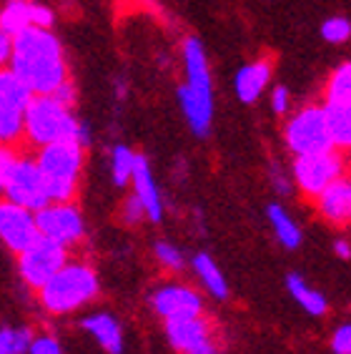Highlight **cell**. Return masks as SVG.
<instances>
[{
    "mask_svg": "<svg viewBox=\"0 0 351 354\" xmlns=\"http://www.w3.org/2000/svg\"><path fill=\"white\" fill-rule=\"evenodd\" d=\"M8 68L33 91V95L53 93L55 86H61L68 78L61 41L50 28L41 26H28L13 35Z\"/></svg>",
    "mask_w": 351,
    "mask_h": 354,
    "instance_id": "obj_1",
    "label": "cell"
},
{
    "mask_svg": "<svg viewBox=\"0 0 351 354\" xmlns=\"http://www.w3.org/2000/svg\"><path fill=\"white\" fill-rule=\"evenodd\" d=\"M35 164L41 169L50 201H73L81 181L86 149L78 141H55L35 151Z\"/></svg>",
    "mask_w": 351,
    "mask_h": 354,
    "instance_id": "obj_2",
    "label": "cell"
},
{
    "mask_svg": "<svg viewBox=\"0 0 351 354\" xmlns=\"http://www.w3.org/2000/svg\"><path fill=\"white\" fill-rule=\"evenodd\" d=\"M41 304L50 314H70L98 297V277L86 261H70L38 289Z\"/></svg>",
    "mask_w": 351,
    "mask_h": 354,
    "instance_id": "obj_3",
    "label": "cell"
},
{
    "mask_svg": "<svg viewBox=\"0 0 351 354\" xmlns=\"http://www.w3.org/2000/svg\"><path fill=\"white\" fill-rule=\"evenodd\" d=\"M78 123L73 111L53 95H33L23 113V138L35 149L55 141H75Z\"/></svg>",
    "mask_w": 351,
    "mask_h": 354,
    "instance_id": "obj_4",
    "label": "cell"
},
{
    "mask_svg": "<svg viewBox=\"0 0 351 354\" xmlns=\"http://www.w3.org/2000/svg\"><path fill=\"white\" fill-rule=\"evenodd\" d=\"M286 146L296 156L334 149L326 106H306L286 123Z\"/></svg>",
    "mask_w": 351,
    "mask_h": 354,
    "instance_id": "obj_5",
    "label": "cell"
},
{
    "mask_svg": "<svg viewBox=\"0 0 351 354\" xmlns=\"http://www.w3.org/2000/svg\"><path fill=\"white\" fill-rule=\"evenodd\" d=\"M3 198L26 206L30 212H38V209H43L50 201L46 191V181H43V174L33 156L18 153L13 158V164L8 169L6 186H3Z\"/></svg>",
    "mask_w": 351,
    "mask_h": 354,
    "instance_id": "obj_6",
    "label": "cell"
},
{
    "mask_svg": "<svg viewBox=\"0 0 351 354\" xmlns=\"http://www.w3.org/2000/svg\"><path fill=\"white\" fill-rule=\"evenodd\" d=\"M35 224H38V234L55 244L70 246L81 244L86 236V221H83L81 209L73 201H48L43 209L35 212Z\"/></svg>",
    "mask_w": 351,
    "mask_h": 354,
    "instance_id": "obj_7",
    "label": "cell"
},
{
    "mask_svg": "<svg viewBox=\"0 0 351 354\" xmlns=\"http://www.w3.org/2000/svg\"><path fill=\"white\" fill-rule=\"evenodd\" d=\"M66 261H68L66 246L55 244V241L38 234V239H35L33 244L26 246L18 254V272H21L23 281L30 289H41Z\"/></svg>",
    "mask_w": 351,
    "mask_h": 354,
    "instance_id": "obj_8",
    "label": "cell"
},
{
    "mask_svg": "<svg viewBox=\"0 0 351 354\" xmlns=\"http://www.w3.org/2000/svg\"><path fill=\"white\" fill-rule=\"evenodd\" d=\"M341 171H344V161L334 149L304 153L294 161V178H296L298 189L309 196H319L334 178L341 176Z\"/></svg>",
    "mask_w": 351,
    "mask_h": 354,
    "instance_id": "obj_9",
    "label": "cell"
},
{
    "mask_svg": "<svg viewBox=\"0 0 351 354\" xmlns=\"http://www.w3.org/2000/svg\"><path fill=\"white\" fill-rule=\"evenodd\" d=\"M38 239V224L35 212L21 204H13L8 198H0V241L10 252L21 254L26 246H30Z\"/></svg>",
    "mask_w": 351,
    "mask_h": 354,
    "instance_id": "obj_10",
    "label": "cell"
},
{
    "mask_svg": "<svg viewBox=\"0 0 351 354\" xmlns=\"http://www.w3.org/2000/svg\"><path fill=\"white\" fill-rule=\"evenodd\" d=\"M166 337L171 347L181 354H218L216 344L211 339L209 322L201 314L183 317V319H166Z\"/></svg>",
    "mask_w": 351,
    "mask_h": 354,
    "instance_id": "obj_11",
    "label": "cell"
},
{
    "mask_svg": "<svg viewBox=\"0 0 351 354\" xmlns=\"http://www.w3.org/2000/svg\"><path fill=\"white\" fill-rule=\"evenodd\" d=\"M151 304L163 319H183V317H196L201 314L203 304L191 286L183 284H166L161 289H155L151 297Z\"/></svg>",
    "mask_w": 351,
    "mask_h": 354,
    "instance_id": "obj_12",
    "label": "cell"
},
{
    "mask_svg": "<svg viewBox=\"0 0 351 354\" xmlns=\"http://www.w3.org/2000/svg\"><path fill=\"white\" fill-rule=\"evenodd\" d=\"M53 21V10L41 6V3H35V0H10L3 8V13H0V28H6L10 35H15L18 30H23L28 26L50 28Z\"/></svg>",
    "mask_w": 351,
    "mask_h": 354,
    "instance_id": "obj_13",
    "label": "cell"
},
{
    "mask_svg": "<svg viewBox=\"0 0 351 354\" xmlns=\"http://www.w3.org/2000/svg\"><path fill=\"white\" fill-rule=\"evenodd\" d=\"M131 184H133V196L141 201L143 212H146V218H151V221H161L163 218L161 194H158V186H155V178H153V171H151L149 158L141 156V153H135Z\"/></svg>",
    "mask_w": 351,
    "mask_h": 354,
    "instance_id": "obj_14",
    "label": "cell"
},
{
    "mask_svg": "<svg viewBox=\"0 0 351 354\" xmlns=\"http://www.w3.org/2000/svg\"><path fill=\"white\" fill-rule=\"evenodd\" d=\"M321 216L334 221V224H346L351 221V178L339 176L326 186L316 196Z\"/></svg>",
    "mask_w": 351,
    "mask_h": 354,
    "instance_id": "obj_15",
    "label": "cell"
},
{
    "mask_svg": "<svg viewBox=\"0 0 351 354\" xmlns=\"http://www.w3.org/2000/svg\"><path fill=\"white\" fill-rule=\"evenodd\" d=\"M81 327L98 342V347H101L103 352L123 354V329H121V324L115 322L113 314H106V312L91 314V317H86V319L81 322Z\"/></svg>",
    "mask_w": 351,
    "mask_h": 354,
    "instance_id": "obj_16",
    "label": "cell"
},
{
    "mask_svg": "<svg viewBox=\"0 0 351 354\" xmlns=\"http://www.w3.org/2000/svg\"><path fill=\"white\" fill-rule=\"evenodd\" d=\"M271 81V63L269 61H256L243 66L234 78V91H236L241 103H254L258 101V95Z\"/></svg>",
    "mask_w": 351,
    "mask_h": 354,
    "instance_id": "obj_17",
    "label": "cell"
},
{
    "mask_svg": "<svg viewBox=\"0 0 351 354\" xmlns=\"http://www.w3.org/2000/svg\"><path fill=\"white\" fill-rule=\"evenodd\" d=\"M193 272L201 279V284L209 289L216 299H226L229 297V284H226V277L221 274V269L216 266V261L211 259L209 254H196L193 257Z\"/></svg>",
    "mask_w": 351,
    "mask_h": 354,
    "instance_id": "obj_18",
    "label": "cell"
},
{
    "mask_svg": "<svg viewBox=\"0 0 351 354\" xmlns=\"http://www.w3.org/2000/svg\"><path fill=\"white\" fill-rule=\"evenodd\" d=\"M30 98H33V91L28 88L8 66H0V103H8V106L26 111Z\"/></svg>",
    "mask_w": 351,
    "mask_h": 354,
    "instance_id": "obj_19",
    "label": "cell"
},
{
    "mask_svg": "<svg viewBox=\"0 0 351 354\" xmlns=\"http://www.w3.org/2000/svg\"><path fill=\"white\" fill-rule=\"evenodd\" d=\"M326 106H351V61L341 63L329 75L324 88Z\"/></svg>",
    "mask_w": 351,
    "mask_h": 354,
    "instance_id": "obj_20",
    "label": "cell"
},
{
    "mask_svg": "<svg viewBox=\"0 0 351 354\" xmlns=\"http://www.w3.org/2000/svg\"><path fill=\"white\" fill-rule=\"evenodd\" d=\"M269 221H271L274 234H276V239L286 249H296V246L301 244V229H298L296 221H294L278 204L269 206Z\"/></svg>",
    "mask_w": 351,
    "mask_h": 354,
    "instance_id": "obj_21",
    "label": "cell"
},
{
    "mask_svg": "<svg viewBox=\"0 0 351 354\" xmlns=\"http://www.w3.org/2000/svg\"><path fill=\"white\" fill-rule=\"evenodd\" d=\"M286 286H289L291 297H294V299H296L309 314H314V317H321V314H326V309H329V307H326V299L319 292L309 289L298 274H289Z\"/></svg>",
    "mask_w": 351,
    "mask_h": 354,
    "instance_id": "obj_22",
    "label": "cell"
},
{
    "mask_svg": "<svg viewBox=\"0 0 351 354\" xmlns=\"http://www.w3.org/2000/svg\"><path fill=\"white\" fill-rule=\"evenodd\" d=\"M334 146L351 149V106H326Z\"/></svg>",
    "mask_w": 351,
    "mask_h": 354,
    "instance_id": "obj_23",
    "label": "cell"
},
{
    "mask_svg": "<svg viewBox=\"0 0 351 354\" xmlns=\"http://www.w3.org/2000/svg\"><path fill=\"white\" fill-rule=\"evenodd\" d=\"M23 109L0 103V143L15 146L23 141Z\"/></svg>",
    "mask_w": 351,
    "mask_h": 354,
    "instance_id": "obj_24",
    "label": "cell"
},
{
    "mask_svg": "<svg viewBox=\"0 0 351 354\" xmlns=\"http://www.w3.org/2000/svg\"><path fill=\"white\" fill-rule=\"evenodd\" d=\"M133 164H135V153L129 149V146H113L111 151V176H113V184L118 189L131 184V174H133Z\"/></svg>",
    "mask_w": 351,
    "mask_h": 354,
    "instance_id": "obj_25",
    "label": "cell"
},
{
    "mask_svg": "<svg viewBox=\"0 0 351 354\" xmlns=\"http://www.w3.org/2000/svg\"><path fill=\"white\" fill-rule=\"evenodd\" d=\"M33 342V332L28 327L0 329V354H28V347Z\"/></svg>",
    "mask_w": 351,
    "mask_h": 354,
    "instance_id": "obj_26",
    "label": "cell"
},
{
    "mask_svg": "<svg viewBox=\"0 0 351 354\" xmlns=\"http://www.w3.org/2000/svg\"><path fill=\"white\" fill-rule=\"evenodd\" d=\"M321 35H324V41L334 43V46L346 43L351 38V21L349 18H341V15L326 18L324 26H321Z\"/></svg>",
    "mask_w": 351,
    "mask_h": 354,
    "instance_id": "obj_27",
    "label": "cell"
},
{
    "mask_svg": "<svg viewBox=\"0 0 351 354\" xmlns=\"http://www.w3.org/2000/svg\"><path fill=\"white\" fill-rule=\"evenodd\" d=\"M153 252H155V259L161 261L166 269H171V272H181L183 269V254L178 252L173 244H169V241H158Z\"/></svg>",
    "mask_w": 351,
    "mask_h": 354,
    "instance_id": "obj_28",
    "label": "cell"
},
{
    "mask_svg": "<svg viewBox=\"0 0 351 354\" xmlns=\"http://www.w3.org/2000/svg\"><path fill=\"white\" fill-rule=\"evenodd\" d=\"M28 354H63L61 342L50 337V334H41V337H33Z\"/></svg>",
    "mask_w": 351,
    "mask_h": 354,
    "instance_id": "obj_29",
    "label": "cell"
},
{
    "mask_svg": "<svg viewBox=\"0 0 351 354\" xmlns=\"http://www.w3.org/2000/svg\"><path fill=\"white\" fill-rule=\"evenodd\" d=\"M121 218L126 221L129 226H135V224H141L143 218H146V212H143V206L141 201L135 196H129L126 201H123L121 206Z\"/></svg>",
    "mask_w": 351,
    "mask_h": 354,
    "instance_id": "obj_30",
    "label": "cell"
},
{
    "mask_svg": "<svg viewBox=\"0 0 351 354\" xmlns=\"http://www.w3.org/2000/svg\"><path fill=\"white\" fill-rule=\"evenodd\" d=\"M331 349L336 354H351V324L339 327L331 337Z\"/></svg>",
    "mask_w": 351,
    "mask_h": 354,
    "instance_id": "obj_31",
    "label": "cell"
},
{
    "mask_svg": "<svg viewBox=\"0 0 351 354\" xmlns=\"http://www.w3.org/2000/svg\"><path fill=\"white\" fill-rule=\"evenodd\" d=\"M48 95H53L55 101H61L63 106H68V109H73L75 106V98H78V91H75V86L70 81H63L61 86H55L53 93H48Z\"/></svg>",
    "mask_w": 351,
    "mask_h": 354,
    "instance_id": "obj_32",
    "label": "cell"
},
{
    "mask_svg": "<svg viewBox=\"0 0 351 354\" xmlns=\"http://www.w3.org/2000/svg\"><path fill=\"white\" fill-rule=\"evenodd\" d=\"M18 156L15 146H8V143H0V196H3V186H6L8 169L13 164V158Z\"/></svg>",
    "mask_w": 351,
    "mask_h": 354,
    "instance_id": "obj_33",
    "label": "cell"
},
{
    "mask_svg": "<svg viewBox=\"0 0 351 354\" xmlns=\"http://www.w3.org/2000/svg\"><path fill=\"white\" fill-rule=\"evenodd\" d=\"M291 106V93L286 86H276V88L271 91V109L274 113H286Z\"/></svg>",
    "mask_w": 351,
    "mask_h": 354,
    "instance_id": "obj_34",
    "label": "cell"
},
{
    "mask_svg": "<svg viewBox=\"0 0 351 354\" xmlns=\"http://www.w3.org/2000/svg\"><path fill=\"white\" fill-rule=\"evenodd\" d=\"M10 48H13V35L8 33L6 28H0V66H8Z\"/></svg>",
    "mask_w": 351,
    "mask_h": 354,
    "instance_id": "obj_35",
    "label": "cell"
},
{
    "mask_svg": "<svg viewBox=\"0 0 351 354\" xmlns=\"http://www.w3.org/2000/svg\"><path fill=\"white\" fill-rule=\"evenodd\" d=\"M334 252H336L341 259H351V246L346 244V241H336V244H334Z\"/></svg>",
    "mask_w": 351,
    "mask_h": 354,
    "instance_id": "obj_36",
    "label": "cell"
}]
</instances>
